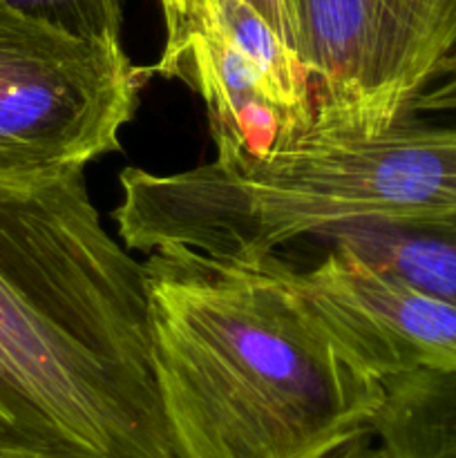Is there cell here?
I'll use <instances>...</instances> for the list:
<instances>
[{
	"label": "cell",
	"instance_id": "6",
	"mask_svg": "<svg viewBox=\"0 0 456 458\" xmlns=\"http://www.w3.org/2000/svg\"><path fill=\"white\" fill-rule=\"evenodd\" d=\"M179 79L197 92L208 112L217 157L266 155L289 139V125L258 67L201 13L177 34L165 36L159 61L143 70Z\"/></svg>",
	"mask_w": 456,
	"mask_h": 458
},
{
	"label": "cell",
	"instance_id": "1",
	"mask_svg": "<svg viewBox=\"0 0 456 458\" xmlns=\"http://www.w3.org/2000/svg\"><path fill=\"white\" fill-rule=\"evenodd\" d=\"M0 458H177L146 271L83 165L0 174Z\"/></svg>",
	"mask_w": 456,
	"mask_h": 458
},
{
	"label": "cell",
	"instance_id": "10",
	"mask_svg": "<svg viewBox=\"0 0 456 458\" xmlns=\"http://www.w3.org/2000/svg\"><path fill=\"white\" fill-rule=\"evenodd\" d=\"M206 0H159L161 12H164L165 22V36H173L190 21L197 13V9L204 4ZM268 22L277 30V34L295 49L293 43V30H291L289 9H286V0H249ZM298 52V49H295Z\"/></svg>",
	"mask_w": 456,
	"mask_h": 458
},
{
	"label": "cell",
	"instance_id": "7",
	"mask_svg": "<svg viewBox=\"0 0 456 458\" xmlns=\"http://www.w3.org/2000/svg\"><path fill=\"white\" fill-rule=\"evenodd\" d=\"M383 383L374 434L396 458H456V371L420 367Z\"/></svg>",
	"mask_w": 456,
	"mask_h": 458
},
{
	"label": "cell",
	"instance_id": "9",
	"mask_svg": "<svg viewBox=\"0 0 456 458\" xmlns=\"http://www.w3.org/2000/svg\"><path fill=\"white\" fill-rule=\"evenodd\" d=\"M25 16L43 21L76 38L121 43L123 0H4Z\"/></svg>",
	"mask_w": 456,
	"mask_h": 458
},
{
	"label": "cell",
	"instance_id": "3",
	"mask_svg": "<svg viewBox=\"0 0 456 458\" xmlns=\"http://www.w3.org/2000/svg\"><path fill=\"white\" fill-rule=\"evenodd\" d=\"M311 74L302 137L360 141L387 132L456 54V0H286Z\"/></svg>",
	"mask_w": 456,
	"mask_h": 458
},
{
	"label": "cell",
	"instance_id": "8",
	"mask_svg": "<svg viewBox=\"0 0 456 458\" xmlns=\"http://www.w3.org/2000/svg\"><path fill=\"white\" fill-rule=\"evenodd\" d=\"M307 242L340 246L374 271L456 304V233L356 224Z\"/></svg>",
	"mask_w": 456,
	"mask_h": 458
},
{
	"label": "cell",
	"instance_id": "2",
	"mask_svg": "<svg viewBox=\"0 0 456 458\" xmlns=\"http://www.w3.org/2000/svg\"><path fill=\"white\" fill-rule=\"evenodd\" d=\"M143 271L177 458H325L374 432L384 383L340 344L284 255L164 246Z\"/></svg>",
	"mask_w": 456,
	"mask_h": 458
},
{
	"label": "cell",
	"instance_id": "5",
	"mask_svg": "<svg viewBox=\"0 0 456 458\" xmlns=\"http://www.w3.org/2000/svg\"><path fill=\"white\" fill-rule=\"evenodd\" d=\"M317 246L311 267L289 259L295 280L360 365L380 380L420 367L456 371V304L374 271L340 246Z\"/></svg>",
	"mask_w": 456,
	"mask_h": 458
},
{
	"label": "cell",
	"instance_id": "12",
	"mask_svg": "<svg viewBox=\"0 0 456 458\" xmlns=\"http://www.w3.org/2000/svg\"><path fill=\"white\" fill-rule=\"evenodd\" d=\"M454 72H456V54L450 58V63H447V67H445V72H443V76L454 74ZM443 76H441V79H443Z\"/></svg>",
	"mask_w": 456,
	"mask_h": 458
},
{
	"label": "cell",
	"instance_id": "4",
	"mask_svg": "<svg viewBox=\"0 0 456 458\" xmlns=\"http://www.w3.org/2000/svg\"><path fill=\"white\" fill-rule=\"evenodd\" d=\"M143 72L123 45L76 38L0 0V174H45L121 150Z\"/></svg>",
	"mask_w": 456,
	"mask_h": 458
},
{
	"label": "cell",
	"instance_id": "11",
	"mask_svg": "<svg viewBox=\"0 0 456 458\" xmlns=\"http://www.w3.org/2000/svg\"><path fill=\"white\" fill-rule=\"evenodd\" d=\"M325 458H396V454L374 432H365L335 447Z\"/></svg>",
	"mask_w": 456,
	"mask_h": 458
}]
</instances>
